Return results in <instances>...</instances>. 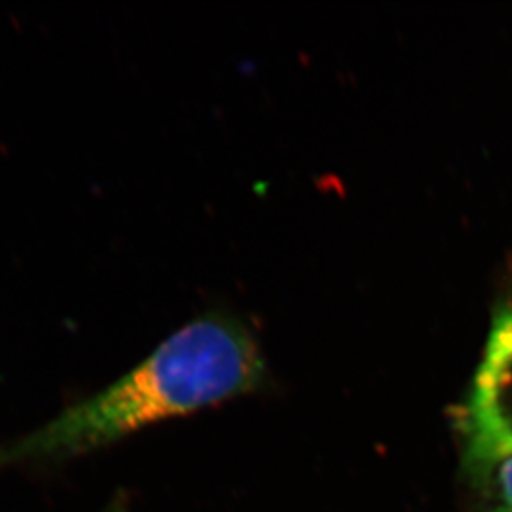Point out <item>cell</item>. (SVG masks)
Here are the masks:
<instances>
[{
  "mask_svg": "<svg viewBox=\"0 0 512 512\" xmlns=\"http://www.w3.org/2000/svg\"><path fill=\"white\" fill-rule=\"evenodd\" d=\"M264 360L251 332L208 315L170 335L103 392L0 453V464L72 458L161 421L241 397L259 387Z\"/></svg>",
  "mask_w": 512,
  "mask_h": 512,
  "instance_id": "1",
  "label": "cell"
},
{
  "mask_svg": "<svg viewBox=\"0 0 512 512\" xmlns=\"http://www.w3.org/2000/svg\"><path fill=\"white\" fill-rule=\"evenodd\" d=\"M466 441L484 468L512 458V312L494 322L466 406Z\"/></svg>",
  "mask_w": 512,
  "mask_h": 512,
  "instance_id": "2",
  "label": "cell"
},
{
  "mask_svg": "<svg viewBox=\"0 0 512 512\" xmlns=\"http://www.w3.org/2000/svg\"><path fill=\"white\" fill-rule=\"evenodd\" d=\"M493 512H512V458L494 464Z\"/></svg>",
  "mask_w": 512,
  "mask_h": 512,
  "instance_id": "3",
  "label": "cell"
}]
</instances>
